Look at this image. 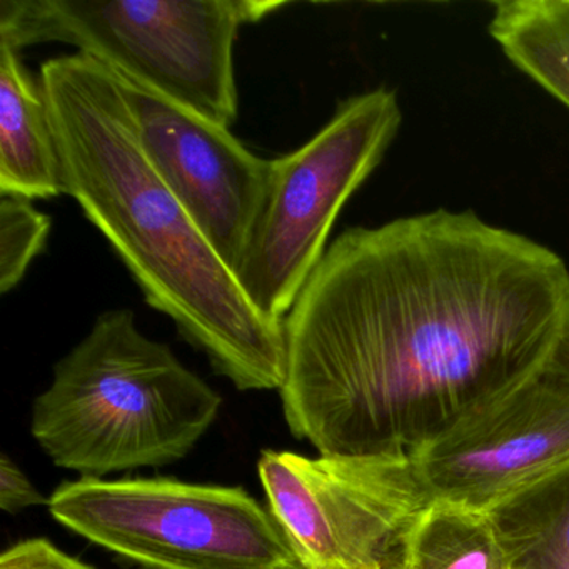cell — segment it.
I'll list each match as a JSON object with an SVG mask.
<instances>
[{"label":"cell","instance_id":"1","mask_svg":"<svg viewBox=\"0 0 569 569\" xmlns=\"http://www.w3.org/2000/svg\"><path fill=\"white\" fill-rule=\"evenodd\" d=\"M282 412L319 455H412L551 365L569 268L471 211L335 239L284 322Z\"/></svg>","mask_w":569,"mask_h":569},{"label":"cell","instance_id":"2","mask_svg":"<svg viewBox=\"0 0 569 569\" xmlns=\"http://www.w3.org/2000/svg\"><path fill=\"white\" fill-rule=\"evenodd\" d=\"M42 89L64 194L108 239L144 301L239 391L281 389L284 325L262 315L139 141L114 74L88 56L49 59Z\"/></svg>","mask_w":569,"mask_h":569},{"label":"cell","instance_id":"3","mask_svg":"<svg viewBox=\"0 0 569 569\" xmlns=\"http://www.w3.org/2000/svg\"><path fill=\"white\" fill-rule=\"evenodd\" d=\"M221 406L168 345L142 335L131 309H111L54 366L31 432L59 468L104 479L181 461Z\"/></svg>","mask_w":569,"mask_h":569},{"label":"cell","instance_id":"4","mask_svg":"<svg viewBox=\"0 0 569 569\" xmlns=\"http://www.w3.org/2000/svg\"><path fill=\"white\" fill-rule=\"evenodd\" d=\"M282 2L0 0V42H62L216 124L238 119L234 44Z\"/></svg>","mask_w":569,"mask_h":569},{"label":"cell","instance_id":"5","mask_svg":"<svg viewBox=\"0 0 569 569\" xmlns=\"http://www.w3.org/2000/svg\"><path fill=\"white\" fill-rule=\"evenodd\" d=\"M52 518L142 569H301L278 521L246 489L169 478H81Z\"/></svg>","mask_w":569,"mask_h":569},{"label":"cell","instance_id":"6","mask_svg":"<svg viewBox=\"0 0 569 569\" xmlns=\"http://www.w3.org/2000/svg\"><path fill=\"white\" fill-rule=\"evenodd\" d=\"M401 122L398 96L378 88L346 99L311 141L271 159L264 199L236 269L262 315L284 322L328 251L339 212L381 164Z\"/></svg>","mask_w":569,"mask_h":569},{"label":"cell","instance_id":"7","mask_svg":"<svg viewBox=\"0 0 569 569\" xmlns=\"http://www.w3.org/2000/svg\"><path fill=\"white\" fill-rule=\"evenodd\" d=\"M258 471L301 569H396L406 535L432 502L411 455L268 449Z\"/></svg>","mask_w":569,"mask_h":569},{"label":"cell","instance_id":"8","mask_svg":"<svg viewBox=\"0 0 569 569\" xmlns=\"http://www.w3.org/2000/svg\"><path fill=\"white\" fill-rule=\"evenodd\" d=\"M411 458L432 501L488 511L569 462V376L548 366Z\"/></svg>","mask_w":569,"mask_h":569},{"label":"cell","instance_id":"9","mask_svg":"<svg viewBox=\"0 0 569 569\" xmlns=\"http://www.w3.org/2000/svg\"><path fill=\"white\" fill-rule=\"evenodd\" d=\"M112 74L149 161L236 274L264 199L271 159L249 151L229 128Z\"/></svg>","mask_w":569,"mask_h":569},{"label":"cell","instance_id":"10","mask_svg":"<svg viewBox=\"0 0 569 569\" xmlns=\"http://www.w3.org/2000/svg\"><path fill=\"white\" fill-rule=\"evenodd\" d=\"M19 54L0 42V194L58 198L64 182L51 111L41 79Z\"/></svg>","mask_w":569,"mask_h":569},{"label":"cell","instance_id":"11","mask_svg":"<svg viewBox=\"0 0 569 569\" xmlns=\"http://www.w3.org/2000/svg\"><path fill=\"white\" fill-rule=\"evenodd\" d=\"M509 569H569V462L486 511Z\"/></svg>","mask_w":569,"mask_h":569},{"label":"cell","instance_id":"12","mask_svg":"<svg viewBox=\"0 0 569 569\" xmlns=\"http://www.w3.org/2000/svg\"><path fill=\"white\" fill-rule=\"evenodd\" d=\"M489 34L519 71L569 108V0L498 2Z\"/></svg>","mask_w":569,"mask_h":569},{"label":"cell","instance_id":"13","mask_svg":"<svg viewBox=\"0 0 569 569\" xmlns=\"http://www.w3.org/2000/svg\"><path fill=\"white\" fill-rule=\"evenodd\" d=\"M396 569H509L486 512L432 501L406 535Z\"/></svg>","mask_w":569,"mask_h":569},{"label":"cell","instance_id":"14","mask_svg":"<svg viewBox=\"0 0 569 569\" xmlns=\"http://www.w3.org/2000/svg\"><path fill=\"white\" fill-rule=\"evenodd\" d=\"M51 218L32 201L18 196L0 198V292L18 288L32 261L44 251Z\"/></svg>","mask_w":569,"mask_h":569},{"label":"cell","instance_id":"15","mask_svg":"<svg viewBox=\"0 0 569 569\" xmlns=\"http://www.w3.org/2000/svg\"><path fill=\"white\" fill-rule=\"evenodd\" d=\"M0 569H96L66 555L48 539H26L0 556Z\"/></svg>","mask_w":569,"mask_h":569},{"label":"cell","instance_id":"16","mask_svg":"<svg viewBox=\"0 0 569 569\" xmlns=\"http://www.w3.org/2000/svg\"><path fill=\"white\" fill-rule=\"evenodd\" d=\"M49 506V499L36 489L28 476L8 455L0 456V508L19 515L34 506Z\"/></svg>","mask_w":569,"mask_h":569},{"label":"cell","instance_id":"17","mask_svg":"<svg viewBox=\"0 0 569 569\" xmlns=\"http://www.w3.org/2000/svg\"><path fill=\"white\" fill-rule=\"evenodd\" d=\"M549 366L569 376V332L565 336V339H562Z\"/></svg>","mask_w":569,"mask_h":569}]
</instances>
